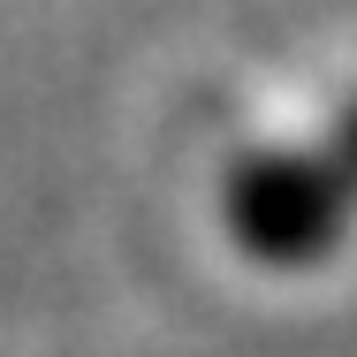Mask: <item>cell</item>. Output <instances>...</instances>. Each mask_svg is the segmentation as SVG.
Listing matches in <instances>:
<instances>
[{"mask_svg":"<svg viewBox=\"0 0 357 357\" xmlns=\"http://www.w3.org/2000/svg\"><path fill=\"white\" fill-rule=\"evenodd\" d=\"M304 144H312V152L342 175V190L357 198V99H350V107H335L319 130H304Z\"/></svg>","mask_w":357,"mask_h":357,"instance_id":"cell-1","label":"cell"}]
</instances>
